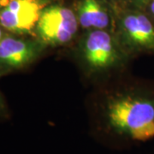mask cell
Returning <instances> with one entry per match:
<instances>
[{
	"label": "cell",
	"mask_w": 154,
	"mask_h": 154,
	"mask_svg": "<svg viewBox=\"0 0 154 154\" xmlns=\"http://www.w3.org/2000/svg\"><path fill=\"white\" fill-rule=\"evenodd\" d=\"M43 9L42 0H12L0 7V25L12 34L31 33Z\"/></svg>",
	"instance_id": "obj_3"
},
{
	"label": "cell",
	"mask_w": 154,
	"mask_h": 154,
	"mask_svg": "<svg viewBox=\"0 0 154 154\" xmlns=\"http://www.w3.org/2000/svg\"><path fill=\"white\" fill-rule=\"evenodd\" d=\"M77 28L78 19L70 9L51 5L42 10L34 30L43 44L57 45L70 41Z\"/></svg>",
	"instance_id": "obj_2"
},
{
	"label": "cell",
	"mask_w": 154,
	"mask_h": 154,
	"mask_svg": "<svg viewBox=\"0 0 154 154\" xmlns=\"http://www.w3.org/2000/svg\"><path fill=\"white\" fill-rule=\"evenodd\" d=\"M105 126L117 137L134 142L154 139V94L113 99L105 110Z\"/></svg>",
	"instance_id": "obj_1"
},
{
	"label": "cell",
	"mask_w": 154,
	"mask_h": 154,
	"mask_svg": "<svg viewBox=\"0 0 154 154\" xmlns=\"http://www.w3.org/2000/svg\"><path fill=\"white\" fill-rule=\"evenodd\" d=\"M78 22L85 28L104 29L108 27L110 19L98 0H83L78 7Z\"/></svg>",
	"instance_id": "obj_7"
},
{
	"label": "cell",
	"mask_w": 154,
	"mask_h": 154,
	"mask_svg": "<svg viewBox=\"0 0 154 154\" xmlns=\"http://www.w3.org/2000/svg\"><path fill=\"white\" fill-rule=\"evenodd\" d=\"M142 10L146 11V14L148 15L150 18L152 20V22H154V0H151Z\"/></svg>",
	"instance_id": "obj_8"
},
{
	"label": "cell",
	"mask_w": 154,
	"mask_h": 154,
	"mask_svg": "<svg viewBox=\"0 0 154 154\" xmlns=\"http://www.w3.org/2000/svg\"><path fill=\"white\" fill-rule=\"evenodd\" d=\"M6 33L5 32V29L2 28V26L0 25V40L2 39V38L5 35Z\"/></svg>",
	"instance_id": "obj_11"
},
{
	"label": "cell",
	"mask_w": 154,
	"mask_h": 154,
	"mask_svg": "<svg viewBox=\"0 0 154 154\" xmlns=\"http://www.w3.org/2000/svg\"><path fill=\"white\" fill-rule=\"evenodd\" d=\"M11 1H12V0H0V7L9 4Z\"/></svg>",
	"instance_id": "obj_12"
},
{
	"label": "cell",
	"mask_w": 154,
	"mask_h": 154,
	"mask_svg": "<svg viewBox=\"0 0 154 154\" xmlns=\"http://www.w3.org/2000/svg\"><path fill=\"white\" fill-rule=\"evenodd\" d=\"M83 55L87 63L94 69L110 67L118 58L111 35L102 29L94 30L87 35L83 43Z\"/></svg>",
	"instance_id": "obj_6"
},
{
	"label": "cell",
	"mask_w": 154,
	"mask_h": 154,
	"mask_svg": "<svg viewBox=\"0 0 154 154\" xmlns=\"http://www.w3.org/2000/svg\"><path fill=\"white\" fill-rule=\"evenodd\" d=\"M121 29L132 49L154 53V22L142 9L128 12L122 19Z\"/></svg>",
	"instance_id": "obj_5"
},
{
	"label": "cell",
	"mask_w": 154,
	"mask_h": 154,
	"mask_svg": "<svg viewBox=\"0 0 154 154\" xmlns=\"http://www.w3.org/2000/svg\"><path fill=\"white\" fill-rule=\"evenodd\" d=\"M151 0H133L134 4L139 9H144L145 6Z\"/></svg>",
	"instance_id": "obj_10"
},
{
	"label": "cell",
	"mask_w": 154,
	"mask_h": 154,
	"mask_svg": "<svg viewBox=\"0 0 154 154\" xmlns=\"http://www.w3.org/2000/svg\"><path fill=\"white\" fill-rule=\"evenodd\" d=\"M7 115V107H6L5 99L0 92V117H5Z\"/></svg>",
	"instance_id": "obj_9"
},
{
	"label": "cell",
	"mask_w": 154,
	"mask_h": 154,
	"mask_svg": "<svg viewBox=\"0 0 154 154\" xmlns=\"http://www.w3.org/2000/svg\"><path fill=\"white\" fill-rule=\"evenodd\" d=\"M42 45L40 41L5 34L0 40V75L33 63L39 55Z\"/></svg>",
	"instance_id": "obj_4"
}]
</instances>
